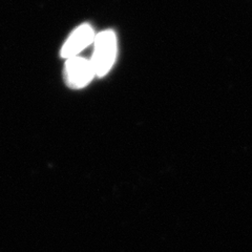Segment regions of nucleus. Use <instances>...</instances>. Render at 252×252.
<instances>
[{"instance_id": "nucleus-3", "label": "nucleus", "mask_w": 252, "mask_h": 252, "mask_svg": "<svg viewBox=\"0 0 252 252\" xmlns=\"http://www.w3.org/2000/svg\"><path fill=\"white\" fill-rule=\"evenodd\" d=\"M94 32L90 25H82L77 28L67 38L61 49V57L66 60L77 57L79 54L94 40Z\"/></svg>"}, {"instance_id": "nucleus-2", "label": "nucleus", "mask_w": 252, "mask_h": 252, "mask_svg": "<svg viewBox=\"0 0 252 252\" xmlns=\"http://www.w3.org/2000/svg\"><path fill=\"white\" fill-rule=\"evenodd\" d=\"M96 76L91 60L73 57L66 60L64 65V80L70 89L79 90L88 85Z\"/></svg>"}, {"instance_id": "nucleus-1", "label": "nucleus", "mask_w": 252, "mask_h": 252, "mask_svg": "<svg viewBox=\"0 0 252 252\" xmlns=\"http://www.w3.org/2000/svg\"><path fill=\"white\" fill-rule=\"evenodd\" d=\"M117 57V37L112 30L96 35L94 40V53L91 62L98 77L105 76L112 69Z\"/></svg>"}]
</instances>
